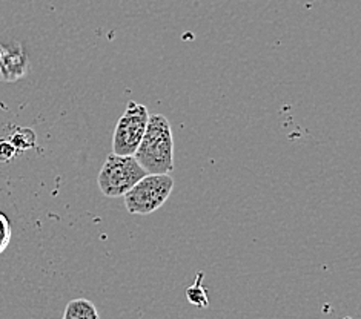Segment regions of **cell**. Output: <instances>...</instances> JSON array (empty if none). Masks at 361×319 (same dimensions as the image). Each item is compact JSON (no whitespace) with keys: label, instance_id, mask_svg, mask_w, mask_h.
<instances>
[{"label":"cell","instance_id":"8fae6325","mask_svg":"<svg viewBox=\"0 0 361 319\" xmlns=\"http://www.w3.org/2000/svg\"><path fill=\"white\" fill-rule=\"evenodd\" d=\"M346 319H348V318H346Z\"/></svg>","mask_w":361,"mask_h":319},{"label":"cell","instance_id":"5b68a950","mask_svg":"<svg viewBox=\"0 0 361 319\" xmlns=\"http://www.w3.org/2000/svg\"><path fill=\"white\" fill-rule=\"evenodd\" d=\"M28 58L17 43L2 48L0 57V82H16L27 75Z\"/></svg>","mask_w":361,"mask_h":319},{"label":"cell","instance_id":"30bf717a","mask_svg":"<svg viewBox=\"0 0 361 319\" xmlns=\"http://www.w3.org/2000/svg\"><path fill=\"white\" fill-rule=\"evenodd\" d=\"M0 57H2V48H0Z\"/></svg>","mask_w":361,"mask_h":319},{"label":"cell","instance_id":"7a4b0ae2","mask_svg":"<svg viewBox=\"0 0 361 319\" xmlns=\"http://www.w3.org/2000/svg\"><path fill=\"white\" fill-rule=\"evenodd\" d=\"M145 175L148 174L134 157L109 154L99 172L97 184L105 196L118 198L131 191Z\"/></svg>","mask_w":361,"mask_h":319},{"label":"cell","instance_id":"9c48e42d","mask_svg":"<svg viewBox=\"0 0 361 319\" xmlns=\"http://www.w3.org/2000/svg\"><path fill=\"white\" fill-rule=\"evenodd\" d=\"M17 155L14 146L8 140H0V163H10Z\"/></svg>","mask_w":361,"mask_h":319},{"label":"cell","instance_id":"ba28073f","mask_svg":"<svg viewBox=\"0 0 361 319\" xmlns=\"http://www.w3.org/2000/svg\"><path fill=\"white\" fill-rule=\"evenodd\" d=\"M203 272L197 273V278L194 286L186 289V299L191 303L192 306L199 307V308H206L209 306V299H208V292H206L204 286L202 284L203 281Z\"/></svg>","mask_w":361,"mask_h":319},{"label":"cell","instance_id":"52a82bcc","mask_svg":"<svg viewBox=\"0 0 361 319\" xmlns=\"http://www.w3.org/2000/svg\"><path fill=\"white\" fill-rule=\"evenodd\" d=\"M14 149L19 152H25V151H30L34 149L37 144V137L36 132L32 131L30 127H16L14 132L10 135V139H8Z\"/></svg>","mask_w":361,"mask_h":319},{"label":"cell","instance_id":"8992f818","mask_svg":"<svg viewBox=\"0 0 361 319\" xmlns=\"http://www.w3.org/2000/svg\"><path fill=\"white\" fill-rule=\"evenodd\" d=\"M63 319H100L99 312L90 299L77 298L66 304Z\"/></svg>","mask_w":361,"mask_h":319},{"label":"cell","instance_id":"3957f363","mask_svg":"<svg viewBox=\"0 0 361 319\" xmlns=\"http://www.w3.org/2000/svg\"><path fill=\"white\" fill-rule=\"evenodd\" d=\"M174 189V180L168 175H145L125 198V208L133 215H149L159 211Z\"/></svg>","mask_w":361,"mask_h":319},{"label":"cell","instance_id":"277c9868","mask_svg":"<svg viewBox=\"0 0 361 319\" xmlns=\"http://www.w3.org/2000/svg\"><path fill=\"white\" fill-rule=\"evenodd\" d=\"M149 111L145 105L130 101L123 115L118 118L113 135V154L120 157H134L139 149L148 125Z\"/></svg>","mask_w":361,"mask_h":319},{"label":"cell","instance_id":"6da1fadb","mask_svg":"<svg viewBox=\"0 0 361 319\" xmlns=\"http://www.w3.org/2000/svg\"><path fill=\"white\" fill-rule=\"evenodd\" d=\"M146 174L168 175L174 169V137L169 120L161 114H149L139 149L134 154Z\"/></svg>","mask_w":361,"mask_h":319}]
</instances>
